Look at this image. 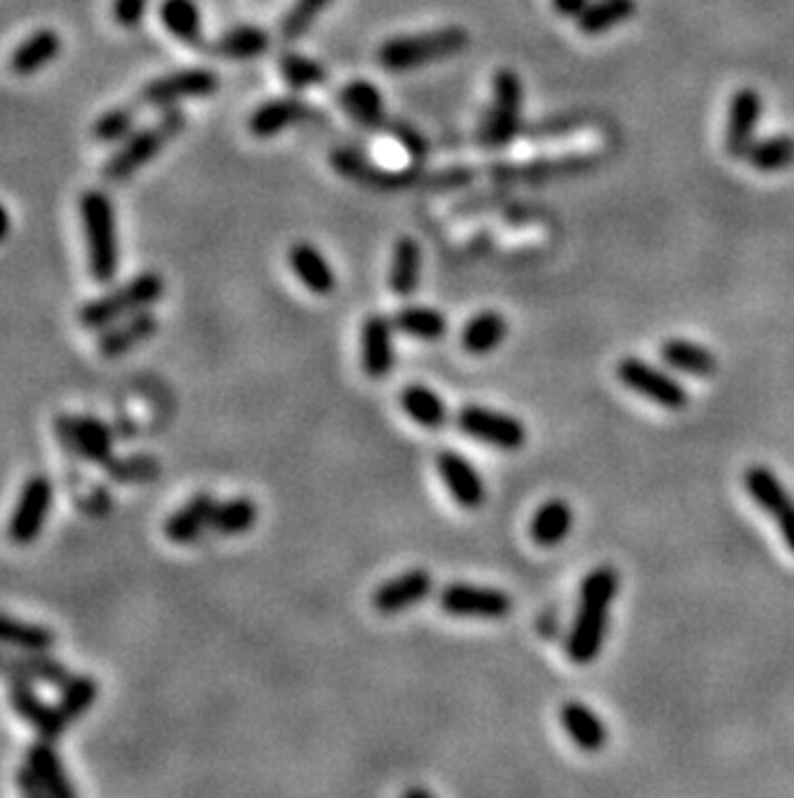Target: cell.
Instances as JSON below:
<instances>
[{
	"label": "cell",
	"instance_id": "obj_1",
	"mask_svg": "<svg viewBox=\"0 0 794 798\" xmlns=\"http://www.w3.org/2000/svg\"><path fill=\"white\" fill-rule=\"evenodd\" d=\"M616 592H620V573H616L614 566H596L583 579L575 620L565 644L567 659L573 665H591L604 649L609 616H612Z\"/></svg>",
	"mask_w": 794,
	"mask_h": 798
},
{
	"label": "cell",
	"instance_id": "obj_2",
	"mask_svg": "<svg viewBox=\"0 0 794 798\" xmlns=\"http://www.w3.org/2000/svg\"><path fill=\"white\" fill-rule=\"evenodd\" d=\"M331 166L341 177L359 183V187L374 191H403V189H454L470 183L472 171L468 169H446V171H384L369 163L356 150H333Z\"/></svg>",
	"mask_w": 794,
	"mask_h": 798
},
{
	"label": "cell",
	"instance_id": "obj_3",
	"mask_svg": "<svg viewBox=\"0 0 794 798\" xmlns=\"http://www.w3.org/2000/svg\"><path fill=\"white\" fill-rule=\"evenodd\" d=\"M80 222H83L88 269L96 282H114L119 271V233L117 210L99 189H88L80 197Z\"/></svg>",
	"mask_w": 794,
	"mask_h": 798
},
{
	"label": "cell",
	"instance_id": "obj_4",
	"mask_svg": "<svg viewBox=\"0 0 794 798\" xmlns=\"http://www.w3.org/2000/svg\"><path fill=\"white\" fill-rule=\"evenodd\" d=\"M468 29L444 27L436 31H426V34L388 39V42L376 50V62H380L384 70H392V73H403V70L426 68L433 66V62L452 60L468 50Z\"/></svg>",
	"mask_w": 794,
	"mask_h": 798
},
{
	"label": "cell",
	"instance_id": "obj_5",
	"mask_svg": "<svg viewBox=\"0 0 794 798\" xmlns=\"http://www.w3.org/2000/svg\"><path fill=\"white\" fill-rule=\"evenodd\" d=\"M187 127V114L181 109L165 111L155 124L144 127V130L132 132L130 138L122 142V148L103 163V179L109 183H124L130 181L134 173L142 171L160 150H163L173 138H179Z\"/></svg>",
	"mask_w": 794,
	"mask_h": 798
},
{
	"label": "cell",
	"instance_id": "obj_6",
	"mask_svg": "<svg viewBox=\"0 0 794 798\" xmlns=\"http://www.w3.org/2000/svg\"><path fill=\"white\" fill-rule=\"evenodd\" d=\"M163 277H160L158 271H142V275L130 279V282L122 287H117V290L107 292L103 298L86 302L83 310H80V326L88 331H103L127 316L155 306V302L163 298Z\"/></svg>",
	"mask_w": 794,
	"mask_h": 798
},
{
	"label": "cell",
	"instance_id": "obj_7",
	"mask_svg": "<svg viewBox=\"0 0 794 798\" xmlns=\"http://www.w3.org/2000/svg\"><path fill=\"white\" fill-rule=\"evenodd\" d=\"M521 103H524V83L516 70L501 68L493 81V103L480 130V142L488 150L505 148L516 138L521 124Z\"/></svg>",
	"mask_w": 794,
	"mask_h": 798
},
{
	"label": "cell",
	"instance_id": "obj_8",
	"mask_svg": "<svg viewBox=\"0 0 794 798\" xmlns=\"http://www.w3.org/2000/svg\"><path fill=\"white\" fill-rule=\"evenodd\" d=\"M616 378H620L622 386L630 388L632 393L647 398V401L657 403L661 409L684 411L689 401H692L689 390L681 386L673 375L657 370V367H653L640 357L620 359V365H616Z\"/></svg>",
	"mask_w": 794,
	"mask_h": 798
},
{
	"label": "cell",
	"instance_id": "obj_9",
	"mask_svg": "<svg viewBox=\"0 0 794 798\" xmlns=\"http://www.w3.org/2000/svg\"><path fill=\"white\" fill-rule=\"evenodd\" d=\"M456 429L472 440L493 445L495 450L516 452L526 445V427L511 413L485 409V406L470 403L456 413Z\"/></svg>",
	"mask_w": 794,
	"mask_h": 798
},
{
	"label": "cell",
	"instance_id": "obj_10",
	"mask_svg": "<svg viewBox=\"0 0 794 798\" xmlns=\"http://www.w3.org/2000/svg\"><path fill=\"white\" fill-rule=\"evenodd\" d=\"M439 608L452 618L503 620L511 616L513 600L503 589L454 581V585H446L439 592Z\"/></svg>",
	"mask_w": 794,
	"mask_h": 798
},
{
	"label": "cell",
	"instance_id": "obj_11",
	"mask_svg": "<svg viewBox=\"0 0 794 798\" xmlns=\"http://www.w3.org/2000/svg\"><path fill=\"white\" fill-rule=\"evenodd\" d=\"M54 501V486L47 476H31L19 493L11 520H8V538L16 546H29L44 530Z\"/></svg>",
	"mask_w": 794,
	"mask_h": 798
},
{
	"label": "cell",
	"instance_id": "obj_12",
	"mask_svg": "<svg viewBox=\"0 0 794 798\" xmlns=\"http://www.w3.org/2000/svg\"><path fill=\"white\" fill-rule=\"evenodd\" d=\"M743 486L748 497L764 509L768 517H774L780 525V532L787 548L794 556V497L782 483V478L766 466H751L743 473Z\"/></svg>",
	"mask_w": 794,
	"mask_h": 798
},
{
	"label": "cell",
	"instance_id": "obj_13",
	"mask_svg": "<svg viewBox=\"0 0 794 798\" xmlns=\"http://www.w3.org/2000/svg\"><path fill=\"white\" fill-rule=\"evenodd\" d=\"M54 432H58L62 447L80 460L107 466V462L114 458V427L103 425L101 419L60 417L54 421Z\"/></svg>",
	"mask_w": 794,
	"mask_h": 798
},
{
	"label": "cell",
	"instance_id": "obj_14",
	"mask_svg": "<svg viewBox=\"0 0 794 798\" xmlns=\"http://www.w3.org/2000/svg\"><path fill=\"white\" fill-rule=\"evenodd\" d=\"M220 89V78L207 68H183L144 86L140 101L148 107H173L183 99H207Z\"/></svg>",
	"mask_w": 794,
	"mask_h": 798
},
{
	"label": "cell",
	"instance_id": "obj_15",
	"mask_svg": "<svg viewBox=\"0 0 794 798\" xmlns=\"http://www.w3.org/2000/svg\"><path fill=\"white\" fill-rule=\"evenodd\" d=\"M761 111H764V103H761V93L756 89H737L730 99L725 150L733 158L748 156L751 146L756 142Z\"/></svg>",
	"mask_w": 794,
	"mask_h": 798
},
{
	"label": "cell",
	"instance_id": "obj_16",
	"mask_svg": "<svg viewBox=\"0 0 794 798\" xmlns=\"http://www.w3.org/2000/svg\"><path fill=\"white\" fill-rule=\"evenodd\" d=\"M436 470L441 481L452 493V499L462 509H478L485 505V481L483 476L478 473L475 466L464 458V455L454 450H444L436 455Z\"/></svg>",
	"mask_w": 794,
	"mask_h": 798
},
{
	"label": "cell",
	"instance_id": "obj_17",
	"mask_svg": "<svg viewBox=\"0 0 794 798\" xmlns=\"http://www.w3.org/2000/svg\"><path fill=\"white\" fill-rule=\"evenodd\" d=\"M433 592V577L426 569H411L400 577H392L374 589L372 605L382 616H398L413 605L426 600Z\"/></svg>",
	"mask_w": 794,
	"mask_h": 798
},
{
	"label": "cell",
	"instance_id": "obj_18",
	"mask_svg": "<svg viewBox=\"0 0 794 798\" xmlns=\"http://www.w3.org/2000/svg\"><path fill=\"white\" fill-rule=\"evenodd\" d=\"M0 675L11 680L54 685L62 688L70 680L68 667L60 659L50 657V651H23V654H0Z\"/></svg>",
	"mask_w": 794,
	"mask_h": 798
},
{
	"label": "cell",
	"instance_id": "obj_19",
	"mask_svg": "<svg viewBox=\"0 0 794 798\" xmlns=\"http://www.w3.org/2000/svg\"><path fill=\"white\" fill-rule=\"evenodd\" d=\"M217 499L210 491H199L191 497L187 505L168 517L163 525L165 538L179 546H189L197 542L204 532H212V515H214Z\"/></svg>",
	"mask_w": 794,
	"mask_h": 798
},
{
	"label": "cell",
	"instance_id": "obj_20",
	"mask_svg": "<svg viewBox=\"0 0 794 798\" xmlns=\"http://www.w3.org/2000/svg\"><path fill=\"white\" fill-rule=\"evenodd\" d=\"M8 700H11L13 710L23 718V721L34 726L42 739L54 741L68 729L58 714V706H47L44 700L37 696L34 688H31V682L11 680V685H8Z\"/></svg>",
	"mask_w": 794,
	"mask_h": 798
},
{
	"label": "cell",
	"instance_id": "obj_21",
	"mask_svg": "<svg viewBox=\"0 0 794 798\" xmlns=\"http://www.w3.org/2000/svg\"><path fill=\"white\" fill-rule=\"evenodd\" d=\"M392 329H395V323L388 316H369L361 326V367H364L369 378L380 380L392 370V362H395Z\"/></svg>",
	"mask_w": 794,
	"mask_h": 798
},
{
	"label": "cell",
	"instance_id": "obj_22",
	"mask_svg": "<svg viewBox=\"0 0 794 798\" xmlns=\"http://www.w3.org/2000/svg\"><path fill=\"white\" fill-rule=\"evenodd\" d=\"M158 333V316L150 313V310H140V313H132L117 321L109 329H103L99 339V352L103 357L114 359L127 352H132L134 347H140L142 341L152 339Z\"/></svg>",
	"mask_w": 794,
	"mask_h": 798
},
{
	"label": "cell",
	"instance_id": "obj_23",
	"mask_svg": "<svg viewBox=\"0 0 794 798\" xmlns=\"http://www.w3.org/2000/svg\"><path fill=\"white\" fill-rule=\"evenodd\" d=\"M312 119V109L300 99H274L261 103L259 109L253 111L251 119H248V130H251L253 138L269 140L274 134L284 132L287 127L308 122Z\"/></svg>",
	"mask_w": 794,
	"mask_h": 798
},
{
	"label": "cell",
	"instance_id": "obj_24",
	"mask_svg": "<svg viewBox=\"0 0 794 798\" xmlns=\"http://www.w3.org/2000/svg\"><path fill=\"white\" fill-rule=\"evenodd\" d=\"M60 52H62V39L58 31L39 29L16 47L11 60H8V68H11L13 76L29 78L50 66V62L58 60Z\"/></svg>",
	"mask_w": 794,
	"mask_h": 798
},
{
	"label": "cell",
	"instance_id": "obj_25",
	"mask_svg": "<svg viewBox=\"0 0 794 798\" xmlns=\"http://www.w3.org/2000/svg\"><path fill=\"white\" fill-rule=\"evenodd\" d=\"M560 724H563L567 737L573 739V745L583 749V752H599L609 739L606 724L596 716V710L585 704H577V700H571V704L560 708Z\"/></svg>",
	"mask_w": 794,
	"mask_h": 798
},
{
	"label": "cell",
	"instance_id": "obj_26",
	"mask_svg": "<svg viewBox=\"0 0 794 798\" xmlns=\"http://www.w3.org/2000/svg\"><path fill=\"white\" fill-rule=\"evenodd\" d=\"M289 267L294 277L315 295H331L335 290V275L323 251H318L312 243H294L289 249Z\"/></svg>",
	"mask_w": 794,
	"mask_h": 798
},
{
	"label": "cell",
	"instance_id": "obj_27",
	"mask_svg": "<svg viewBox=\"0 0 794 798\" xmlns=\"http://www.w3.org/2000/svg\"><path fill=\"white\" fill-rule=\"evenodd\" d=\"M27 765L37 772V778L42 780L47 796L72 798L78 794L76 786L70 784L68 772H66V768H62V762H60L58 749H54V745L50 739L37 741V745L29 749Z\"/></svg>",
	"mask_w": 794,
	"mask_h": 798
},
{
	"label": "cell",
	"instance_id": "obj_28",
	"mask_svg": "<svg viewBox=\"0 0 794 798\" xmlns=\"http://www.w3.org/2000/svg\"><path fill=\"white\" fill-rule=\"evenodd\" d=\"M661 359L671 370L694 375V378H712L717 372V355L689 339L663 341Z\"/></svg>",
	"mask_w": 794,
	"mask_h": 798
},
{
	"label": "cell",
	"instance_id": "obj_29",
	"mask_svg": "<svg viewBox=\"0 0 794 798\" xmlns=\"http://www.w3.org/2000/svg\"><path fill=\"white\" fill-rule=\"evenodd\" d=\"M573 528V507L565 499H550L536 509L532 520V540L540 548H555L563 542Z\"/></svg>",
	"mask_w": 794,
	"mask_h": 798
},
{
	"label": "cell",
	"instance_id": "obj_30",
	"mask_svg": "<svg viewBox=\"0 0 794 798\" xmlns=\"http://www.w3.org/2000/svg\"><path fill=\"white\" fill-rule=\"evenodd\" d=\"M421 246L415 238L403 236L395 241V249H392V261H390V290L400 295V298H408V295L415 292L421 279Z\"/></svg>",
	"mask_w": 794,
	"mask_h": 798
},
{
	"label": "cell",
	"instance_id": "obj_31",
	"mask_svg": "<svg viewBox=\"0 0 794 798\" xmlns=\"http://www.w3.org/2000/svg\"><path fill=\"white\" fill-rule=\"evenodd\" d=\"M505 337H509V321L495 310H483L472 316L462 329V347L470 355H491L503 345Z\"/></svg>",
	"mask_w": 794,
	"mask_h": 798
},
{
	"label": "cell",
	"instance_id": "obj_32",
	"mask_svg": "<svg viewBox=\"0 0 794 798\" xmlns=\"http://www.w3.org/2000/svg\"><path fill=\"white\" fill-rule=\"evenodd\" d=\"M339 99H341L343 111H346L354 122L369 127V130H376V127L384 124L382 93L376 91L372 83H366V81L349 83L346 89L341 91Z\"/></svg>",
	"mask_w": 794,
	"mask_h": 798
},
{
	"label": "cell",
	"instance_id": "obj_33",
	"mask_svg": "<svg viewBox=\"0 0 794 798\" xmlns=\"http://www.w3.org/2000/svg\"><path fill=\"white\" fill-rule=\"evenodd\" d=\"M269 31L261 27H235L217 39L212 52L222 60H255L269 50Z\"/></svg>",
	"mask_w": 794,
	"mask_h": 798
},
{
	"label": "cell",
	"instance_id": "obj_34",
	"mask_svg": "<svg viewBox=\"0 0 794 798\" xmlns=\"http://www.w3.org/2000/svg\"><path fill=\"white\" fill-rule=\"evenodd\" d=\"M400 406H403L408 417L423 429H441L449 419L444 398L433 393L426 386H408L403 393H400Z\"/></svg>",
	"mask_w": 794,
	"mask_h": 798
},
{
	"label": "cell",
	"instance_id": "obj_35",
	"mask_svg": "<svg viewBox=\"0 0 794 798\" xmlns=\"http://www.w3.org/2000/svg\"><path fill=\"white\" fill-rule=\"evenodd\" d=\"M635 11V0H593V3L585 6V11L577 16V29H581L585 37H599L604 34V31L630 21Z\"/></svg>",
	"mask_w": 794,
	"mask_h": 798
},
{
	"label": "cell",
	"instance_id": "obj_36",
	"mask_svg": "<svg viewBox=\"0 0 794 798\" xmlns=\"http://www.w3.org/2000/svg\"><path fill=\"white\" fill-rule=\"evenodd\" d=\"M255 522H259V505L248 497H232L228 501H217L212 532L232 538V535H245Z\"/></svg>",
	"mask_w": 794,
	"mask_h": 798
},
{
	"label": "cell",
	"instance_id": "obj_37",
	"mask_svg": "<svg viewBox=\"0 0 794 798\" xmlns=\"http://www.w3.org/2000/svg\"><path fill=\"white\" fill-rule=\"evenodd\" d=\"M0 644L21 651H52L54 644H58V636L44 626L0 616Z\"/></svg>",
	"mask_w": 794,
	"mask_h": 798
},
{
	"label": "cell",
	"instance_id": "obj_38",
	"mask_svg": "<svg viewBox=\"0 0 794 798\" xmlns=\"http://www.w3.org/2000/svg\"><path fill=\"white\" fill-rule=\"evenodd\" d=\"M761 173H776L794 166V138L792 134H774V138L756 140L743 158Z\"/></svg>",
	"mask_w": 794,
	"mask_h": 798
},
{
	"label": "cell",
	"instance_id": "obj_39",
	"mask_svg": "<svg viewBox=\"0 0 794 798\" xmlns=\"http://www.w3.org/2000/svg\"><path fill=\"white\" fill-rule=\"evenodd\" d=\"M398 331L408 333L413 339H423V341H436L441 337H446L449 331V321L444 313L433 308H421V306H411L398 310L395 318H392Z\"/></svg>",
	"mask_w": 794,
	"mask_h": 798
},
{
	"label": "cell",
	"instance_id": "obj_40",
	"mask_svg": "<svg viewBox=\"0 0 794 798\" xmlns=\"http://www.w3.org/2000/svg\"><path fill=\"white\" fill-rule=\"evenodd\" d=\"M160 19H163V27L181 42L197 44L202 39V16H199L194 0H163Z\"/></svg>",
	"mask_w": 794,
	"mask_h": 798
},
{
	"label": "cell",
	"instance_id": "obj_41",
	"mask_svg": "<svg viewBox=\"0 0 794 798\" xmlns=\"http://www.w3.org/2000/svg\"><path fill=\"white\" fill-rule=\"evenodd\" d=\"M62 696L58 704V714L62 724L72 726L88 708H93L96 698H99V682L88 675H70V680L62 685Z\"/></svg>",
	"mask_w": 794,
	"mask_h": 798
},
{
	"label": "cell",
	"instance_id": "obj_42",
	"mask_svg": "<svg viewBox=\"0 0 794 798\" xmlns=\"http://www.w3.org/2000/svg\"><path fill=\"white\" fill-rule=\"evenodd\" d=\"M107 476L117 483H150L158 481L160 473H163V466L155 455H127V458H111L107 466Z\"/></svg>",
	"mask_w": 794,
	"mask_h": 798
},
{
	"label": "cell",
	"instance_id": "obj_43",
	"mask_svg": "<svg viewBox=\"0 0 794 798\" xmlns=\"http://www.w3.org/2000/svg\"><path fill=\"white\" fill-rule=\"evenodd\" d=\"M134 109L130 107H114L96 119L91 132L93 140L101 142V146H111V142H124L134 132Z\"/></svg>",
	"mask_w": 794,
	"mask_h": 798
},
{
	"label": "cell",
	"instance_id": "obj_44",
	"mask_svg": "<svg viewBox=\"0 0 794 798\" xmlns=\"http://www.w3.org/2000/svg\"><path fill=\"white\" fill-rule=\"evenodd\" d=\"M279 70H282V78L287 81L289 89H294V91L310 89V86H318L325 81V68L320 66V62L302 58V54H294V52L282 54V60H279Z\"/></svg>",
	"mask_w": 794,
	"mask_h": 798
},
{
	"label": "cell",
	"instance_id": "obj_45",
	"mask_svg": "<svg viewBox=\"0 0 794 798\" xmlns=\"http://www.w3.org/2000/svg\"><path fill=\"white\" fill-rule=\"evenodd\" d=\"M589 169V161L585 158H565V161H542L524 166V169H499L495 173L499 177H509L513 181H544V179H557L563 173H577Z\"/></svg>",
	"mask_w": 794,
	"mask_h": 798
},
{
	"label": "cell",
	"instance_id": "obj_46",
	"mask_svg": "<svg viewBox=\"0 0 794 798\" xmlns=\"http://www.w3.org/2000/svg\"><path fill=\"white\" fill-rule=\"evenodd\" d=\"M331 3H333V0H294L292 8H289V13L284 16V21H282L284 39H289V42H294V39L304 37V31H308L312 23H315L318 16L323 13Z\"/></svg>",
	"mask_w": 794,
	"mask_h": 798
},
{
	"label": "cell",
	"instance_id": "obj_47",
	"mask_svg": "<svg viewBox=\"0 0 794 798\" xmlns=\"http://www.w3.org/2000/svg\"><path fill=\"white\" fill-rule=\"evenodd\" d=\"M111 13H114V21L119 27H138L148 13V0H114L111 3Z\"/></svg>",
	"mask_w": 794,
	"mask_h": 798
},
{
	"label": "cell",
	"instance_id": "obj_48",
	"mask_svg": "<svg viewBox=\"0 0 794 798\" xmlns=\"http://www.w3.org/2000/svg\"><path fill=\"white\" fill-rule=\"evenodd\" d=\"M16 780H19V788L27 796H47L42 780L37 778V772L31 770L27 762H23V768L19 770V776H16Z\"/></svg>",
	"mask_w": 794,
	"mask_h": 798
},
{
	"label": "cell",
	"instance_id": "obj_49",
	"mask_svg": "<svg viewBox=\"0 0 794 798\" xmlns=\"http://www.w3.org/2000/svg\"><path fill=\"white\" fill-rule=\"evenodd\" d=\"M111 509V497L107 491H96L93 497H88V501H83V512L88 515H107Z\"/></svg>",
	"mask_w": 794,
	"mask_h": 798
},
{
	"label": "cell",
	"instance_id": "obj_50",
	"mask_svg": "<svg viewBox=\"0 0 794 798\" xmlns=\"http://www.w3.org/2000/svg\"><path fill=\"white\" fill-rule=\"evenodd\" d=\"M552 6L565 19H577L585 11V6H589V0H552Z\"/></svg>",
	"mask_w": 794,
	"mask_h": 798
},
{
	"label": "cell",
	"instance_id": "obj_51",
	"mask_svg": "<svg viewBox=\"0 0 794 798\" xmlns=\"http://www.w3.org/2000/svg\"><path fill=\"white\" fill-rule=\"evenodd\" d=\"M111 427H114L117 437H134V435H138V425H134L132 419H119L117 425H111Z\"/></svg>",
	"mask_w": 794,
	"mask_h": 798
},
{
	"label": "cell",
	"instance_id": "obj_52",
	"mask_svg": "<svg viewBox=\"0 0 794 798\" xmlns=\"http://www.w3.org/2000/svg\"><path fill=\"white\" fill-rule=\"evenodd\" d=\"M8 233H11V215H8L6 207L0 205V243L6 241Z\"/></svg>",
	"mask_w": 794,
	"mask_h": 798
}]
</instances>
